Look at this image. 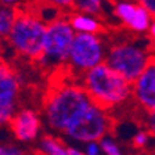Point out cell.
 Returning <instances> with one entry per match:
<instances>
[{"instance_id": "30bf717a", "label": "cell", "mask_w": 155, "mask_h": 155, "mask_svg": "<svg viewBox=\"0 0 155 155\" xmlns=\"http://www.w3.org/2000/svg\"><path fill=\"white\" fill-rule=\"evenodd\" d=\"M21 83L17 72L7 62L0 61V104H18Z\"/></svg>"}, {"instance_id": "9c48e42d", "label": "cell", "mask_w": 155, "mask_h": 155, "mask_svg": "<svg viewBox=\"0 0 155 155\" xmlns=\"http://www.w3.org/2000/svg\"><path fill=\"white\" fill-rule=\"evenodd\" d=\"M132 97L145 110H155V65L148 64L133 82Z\"/></svg>"}, {"instance_id": "ac0fdd59", "label": "cell", "mask_w": 155, "mask_h": 155, "mask_svg": "<svg viewBox=\"0 0 155 155\" xmlns=\"http://www.w3.org/2000/svg\"><path fill=\"white\" fill-rule=\"evenodd\" d=\"M17 111L18 104H0V127L8 125Z\"/></svg>"}, {"instance_id": "5bb4252c", "label": "cell", "mask_w": 155, "mask_h": 155, "mask_svg": "<svg viewBox=\"0 0 155 155\" xmlns=\"http://www.w3.org/2000/svg\"><path fill=\"white\" fill-rule=\"evenodd\" d=\"M150 13L147 10L144 8L143 6H137V10H136V14L133 17V19L130 21V24L126 28L132 31V32H136V33H141L144 31H147L150 26Z\"/></svg>"}, {"instance_id": "44dd1931", "label": "cell", "mask_w": 155, "mask_h": 155, "mask_svg": "<svg viewBox=\"0 0 155 155\" xmlns=\"http://www.w3.org/2000/svg\"><path fill=\"white\" fill-rule=\"evenodd\" d=\"M24 154V150L19 148L18 145L7 143V144H0V155H19Z\"/></svg>"}, {"instance_id": "d4e9b609", "label": "cell", "mask_w": 155, "mask_h": 155, "mask_svg": "<svg viewBox=\"0 0 155 155\" xmlns=\"http://www.w3.org/2000/svg\"><path fill=\"white\" fill-rule=\"evenodd\" d=\"M81 154H83V150H81V148H76L75 145L68 144L67 155H81Z\"/></svg>"}, {"instance_id": "7402d4cb", "label": "cell", "mask_w": 155, "mask_h": 155, "mask_svg": "<svg viewBox=\"0 0 155 155\" xmlns=\"http://www.w3.org/2000/svg\"><path fill=\"white\" fill-rule=\"evenodd\" d=\"M101 151V147L98 144V141H89L84 143V148H83V154L87 155H98Z\"/></svg>"}, {"instance_id": "3957f363", "label": "cell", "mask_w": 155, "mask_h": 155, "mask_svg": "<svg viewBox=\"0 0 155 155\" xmlns=\"http://www.w3.org/2000/svg\"><path fill=\"white\" fill-rule=\"evenodd\" d=\"M140 40L141 38L139 35L119 39L107 50L105 62L132 83L148 65L151 40L147 38L139 45Z\"/></svg>"}, {"instance_id": "cb8c5ba5", "label": "cell", "mask_w": 155, "mask_h": 155, "mask_svg": "<svg viewBox=\"0 0 155 155\" xmlns=\"http://www.w3.org/2000/svg\"><path fill=\"white\" fill-rule=\"evenodd\" d=\"M150 40H151V45H150V54L152 51H155V18L152 21L151 26H150Z\"/></svg>"}, {"instance_id": "2e32d148", "label": "cell", "mask_w": 155, "mask_h": 155, "mask_svg": "<svg viewBox=\"0 0 155 155\" xmlns=\"http://www.w3.org/2000/svg\"><path fill=\"white\" fill-rule=\"evenodd\" d=\"M98 144L101 147V151L107 155H119L122 152L119 148V144L115 141V139L111 134H107L104 136L103 139H100Z\"/></svg>"}, {"instance_id": "4fadbf2b", "label": "cell", "mask_w": 155, "mask_h": 155, "mask_svg": "<svg viewBox=\"0 0 155 155\" xmlns=\"http://www.w3.org/2000/svg\"><path fill=\"white\" fill-rule=\"evenodd\" d=\"M18 14L17 7H10L0 4V40L7 39L14 25V21Z\"/></svg>"}, {"instance_id": "52a82bcc", "label": "cell", "mask_w": 155, "mask_h": 155, "mask_svg": "<svg viewBox=\"0 0 155 155\" xmlns=\"http://www.w3.org/2000/svg\"><path fill=\"white\" fill-rule=\"evenodd\" d=\"M107 50L108 47L100 35L76 32L69 48L67 67L75 79H81L86 71L105 61Z\"/></svg>"}, {"instance_id": "e0dca14e", "label": "cell", "mask_w": 155, "mask_h": 155, "mask_svg": "<svg viewBox=\"0 0 155 155\" xmlns=\"http://www.w3.org/2000/svg\"><path fill=\"white\" fill-rule=\"evenodd\" d=\"M140 127L148 132L151 137H155V110H145L140 120Z\"/></svg>"}, {"instance_id": "4316f807", "label": "cell", "mask_w": 155, "mask_h": 155, "mask_svg": "<svg viewBox=\"0 0 155 155\" xmlns=\"http://www.w3.org/2000/svg\"><path fill=\"white\" fill-rule=\"evenodd\" d=\"M148 64H154L155 65V51H152L150 54V58H148Z\"/></svg>"}, {"instance_id": "f1b7e54d", "label": "cell", "mask_w": 155, "mask_h": 155, "mask_svg": "<svg viewBox=\"0 0 155 155\" xmlns=\"http://www.w3.org/2000/svg\"><path fill=\"white\" fill-rule=\"evenodd\" d=\"M152 152H155V148H154V151H152Z\"/></svg>"}, {"instance_id": "7c38bea8", "label": "cell", "mask_w": 155, "mask_h": 155, "mask_svg": "<svg viewBox=\"0 0 155 155\" xmlns=\"http://www.w3.org/2000/svg\"><path fill=\"white\" fill-rule=\"evenodd\" d=\"M36 151L40 154L47 155H67L68 144L58 136L54 134H43L39 136L36 140Z\"/></svg>"}, {"instance_id": "277c9868", "label": "cell", "mask_w": 155, "mask_h": 155, "mask_svg": "<svg viewBox=\"0 0 155 155\" xmlns=\"http://www.w3.org/2000/svg\"><path fill=\"white\" fill-rule=\"evenodd\" d=\"M47 22L35 11L18 10L17 18L7 36V42L17 54L38 61L43 51V39Z\"/></svg>"}, {"instance_id": "ba28073f", "label": "cell", "mask_w": 155, "mask_h": 155, "mask_svg": "<svg viewBox=\"0 0 155 155\" xmlns=\"http://www.w3.org/2000/svg\"><path fill=\"white\" fill-rule=\"evenodd\" d=\"M14 139L19 143H33L42 132V118L32 108H21L8 123Z\"/></svg>"}, {"instance_id": "484cf974", "label": "cell", "mask_w": 155, "mask_h": 155, "mask_svg": "<svg viewBox=\"0 0 155 155\" xmlns=\"http://www.w3.org/2000/svg\"><path fill=\"white\" fill-rule=\"evenodd\" d=\"M19 3H21V0H0V4L10 7H18Z\"/></svg>"}, {"instance_id": "603a6c76", "label": "cell", "mask_w": 155, "mask_h": 155, "mask_svg": "<svg viewBox=\"0 0 155 155\" xmlns=\"http://www.w3.org/2000/svg\"><path fill=\"white\" fill-rule=\"evenodd\" d=\"M136 3H139L140 6H143L147 11L150 13V15L152 18H155V0H133Z\"/></svg>"}, {"instance_id": "8992f818", "label": "cell", "mask_w": 155, "mask_h": 155, "mask_svg": "<svg viewBox=\"0 0 155 155\" xmlns=\"http://www.w3.org/2000/svg\"><path fill=\"white\" fill-rule=\"evenodd\" d=\"M75 33L76 32L72 28L68 17L60 15L47 22L43 39V51L38 58L39 65L46 69L67 65Z\"/></svg>"}, {"instance_id": "ffe728a7", "label": "cell", "mask_w": 155, "mask_h": 155, "mask_svg": "<svg viewBox=\"0 0 155 155\" xmlns=\"http://www.w3.org/2000/svg\"><path fill=\"white\" fill-rule=\"evenodd\" d=\"M42 3L51 4V6L60 8L62 13H69V11H72V10H74L75 0H43Z\"/></svg>"}, {"instance_id": "9a60e30c", "label": "cell", "mask_w": 155, "mask_h": 155, "mask_svg": "<svg viewBox=\"0 0 155 155\" xmlns=\"http://www.w3.org/2000/svg\"><path fill=\"white\" fill-rule=\"evenodd\" d=\"M74 10L100 17L104 13V2L103 0H75Z\"/></svg>"}, {"instance_id": "d6986e66", "label": "cell", "mask_w": 155, "mask_h": 155, "mask_svg": "<svg viewBox=\"0 0 155 155\" xmlns=\"http://www.w3.org/2000/svg\"><path fill=\"white\" fill-rule=\"evenodd\" d=\"M151 136L148 134V132H145L144 129L140 130L136 136H133L132 139V147L134 150H145L148 145V140Z\"/></svg>"}, {"instance_id": "8fae6325", "label": "cell", "mask_w": 155, "mask_h": 155, "mask_svg": "<svg viewBox=\"0 0 155 155\" xmlns=\"http://www.w3.org/2000/svg\"><path fill=\"white\" fill-rule=\"evenodd\" d=\"M68 19L71 22L75 32H84V33H101L105 32V24H103L96 15L84 14L76 10L69 11Z\"/></svg>"}, {"instance_id": "83f0119b", "label": "cell", "mask_w": 155, "mask_h": 155, "mask_svg": "<svg viewBox=\"0 0 155 155\" xmlns=\"http://www.w3.org/2000/svg\"><path fill=\"white\" fill-rule=\"evenodd\" d=\"M28 3H36V4H40L43 2V0H26Z\"/></svg>"}, {"instance_id": "6da1fadb", "label": "cell", "mask_w": 155, "mask_h": 155, "mask_svg": "<svg viewBox=\"0 0 155 155\" xmlns=\"http://www.w3.org/2000/svg\"><path fill=\"white\" fill-rule=\"evenodd\" d=\"M93 103L82 83L69 82L57 86L47 94L43 104L45 122L50 130L64 133L78 116Z\"/></svg>"}, {"instance_id": "5b68a950", "label": "cell", "mask_w": 155, "mask_h": 155, "mask_svg": "<svg viewBox=\"0 0 155 155\" xmlns=\"http://www.w3.org/2000/svg\"><path fill=\"white\" fill-rule=\"evenodd\" d=\"M116 120L110 110H105L98 104L91 103L76 119L68 126L62 134L72 143L98 141L104 136L111 134Z\"/></svg>"}, {"instance_id": "7a4b0ae2", "label": "cell", "mask_w": 155, "mask_h": 155, "mask_svg": "<svg viewBox=\"0 0 155 155\" xmlns=\"http://www.w3.org/2000/svg\"><path fill=\"white\" fill-rule=\"evenodd\" d=\"M79 81L93 103L105 110H115L132 97L133 83L112 69L105 61L86 71Z\"/></svg>"}]
</instances>
